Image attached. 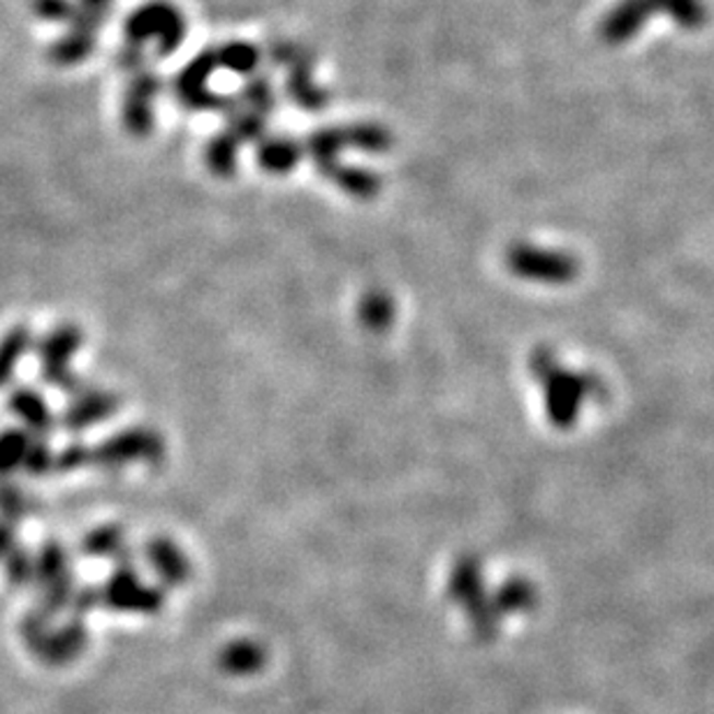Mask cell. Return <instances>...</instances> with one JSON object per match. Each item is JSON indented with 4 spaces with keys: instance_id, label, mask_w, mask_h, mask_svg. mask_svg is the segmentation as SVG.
Returning <instances> with one entry per match:
<instances>
[{
    "instance_id": "obj_15",
    "label": "cell",
    "mask_w": 714,
    "mask_h": 714,
    "mask_svg": "<svg viewBox=\"0 0 714 714\" xmlns=\"http://www.w3.org/2000/svg\"><path fill=\"white\" fill-rule=\"evenodd\" d=\"M206 165L218 177H233L237 167V144L230 135L216 138L206 148Z\"/></svg>"
},
{
    "instance_id": "obj_21",
    "label": "cell",
    "mask_w": 714,
    "mask_h": 714,
    "mask_svg": "<svg viewBox=\"0 0 714 714\" xmlns=\"http://www.w3.org/2000/svg\"><path fill=\"white\" fill-rule=\"evenodd\" d=\"M14 545H16V536L12 524L0 520V557H8L10 552H14Z\"/></svg>"
},
{
    "instance_id": "obj_3",
    "label": "cell",
    "mask_w": 714,
    "mask_h": 714,
    "mask_svg": "<svg viewBox=\"0 0 714 714\" xmlns=\"http://www.w3.org/2000/svg\"><path fill=\"white\" fill-rule=\"evenodd\" d=\"M505 267L517 278L543 286H567L580 274V262L567 251H552L517 241L505 251Z\"/></svg>"
},
{
    "instance_id": "obj_2",
    "label": "cell",
    "mask_w": 714,
    "mask_h": 714,
    "mask_svg": "<svg viewBox=\"0 0 714 714\" xmlns=\"http://www.w3.org/2000/svg\"><path fill=\"white\" fill-rule=\"evenodd\" d=\"M654 16H668L670 22L689 33L703 31L710 22L705 0H619L600 19L598 35L610 47H622L641 35Z\"/></svg>"
},
{
    "instance_id": "obj_4",
    "label": "cell",
    "mask_w": 714,
    "mask_h": 714,
    "mask_svg": "<svg viewBox=\"0 0 714 714\" xmlns=\"http://www.w3.org/2000/svg\"><path fill=\"white\" fill-rule=\"evenodd\" d=\"M82 342H84L82 330L78 325L66 323L51 330L40 342V346H37L45 383L70 392L72 397L84 390L80 376L70 369L72 355L82 348Z\"/></svg>"
},
{
    "instance_id": "obj_17",
    "label": "cell",
    "mask_w": 714,
    "mask_h": 714,
    "mask_svg": "<svg viewBox=\"0 0 714 714\" xmlns=\"http://www.w3.org/2000/svg\"><path fill=\"white\" fill-rule=\"evenodd\" d=\"M123 548V534L117 527H103L96 529L93 534H88V538L84 540V550L88 555H117Z\"/></svg>"
},
{
    "instance_id": "obj_6",
    "label": "cell",
    "mask_w": 714,
    "mask_h": 714,
    "mask_svg": "<svg viewBox=\"0 0 714 714\" xmlns=\"http://www.w3.org/2000/svg\"><path fill=\"white\" fill-rule=\"evenodd\" d=\"M119 410V397L103 390H82L72 397L68 408L63 410V427L70 431H82L91 425L103 423L115 416Z\"/></svg>"
},
{
    "instance_id": "obj_19",
    "label": "cell",
    "mask_w": 714,
    "mask_h": 714,
    "mask_svg": "<svg viewBox=\"0 0 714 714\" xmlns=\"http://www.w3.org/2000/svg\"><path fill=\"white\" fill-rule=\"evenodd\" d=\"M86 464H91V450L82 443H70L59 455H53V468L61 474H72Z\"/></svg>"
},
{
    "instance_id": "obj_11",
    "label": "cell",
    "mask_w": 714,
    "mask_h": 714,
    "mask_svg": "<svg viewBox=\"0 0 714 714\" xmlns=\"http://www.w3.org/2000/svg\"><path fill=\"white\" fill-rule=\"evenodd\" d=\"M299 160V146L290 140H267L258 148V163L270 175H288Z\"/></svg>"
},
{
    "instance_id": "obj_18",
    "label": "cell",
    "mask_w": 714,
    "mask_h": 714,
    "mask_svg": "<svg viewBox=\"0 0 714 714\" xmlns=\"http://www.w3.org/2000/svg\"><path fill=\"white\" fill-rule=\"evenodd\" d=\"M24 472L35 478L47 476L49 472H53V455H51L49 445L45 443V439H31V445L24 457Z\"/></svg>"
},
{
    "instance_id": "obj_20",
    "label": "cell",
    "mask_w": 714,
    "mask_h": 714,
    "mask_svg": "<svg viewBox=\"0 0 714 714\" xmlns=\"http://www.w3.org/2000/svg\"><path fill=\"white\" fill-rule=\"evenodd\" d=\"M33 571H35V567L26 552L14 550L8 555V575L14 582H26L33 575Z\"/></svg>"
},
{
    "instance_id": "obj_14",
    "label": "cell",
    "mask_w": 714,
    "mask_h": 714,
    "mask_svg": "<svg viewBox=\"0 0 714 714\" xmlns=\"http://www.w3.org/2000/svg\"><path fill=\"white\" fill-rule=\"evenodd\" d=\"M35 501L22 490V487L12 485L8 478H0V520L14 524L26 517L33 511Z\"/></svg>"
},
{
    "instance_id": "obj_8",
    "label": "cell",
    "mask_w": 714,
    "mask_h": 714,
    "mask_svg": "<svg viewBox=\"0 0 714 714\" xmlns=\"http://www.w3.org/2000/svg\"><path fill=\"white\" fill-rule=\"evenodd\" d=\"M325 177L340 186L344 193H348L357 200L376 198L381 191V179L369 170H362V167H348V165L336 163L325 172Z\"/></svg>"
},
{
    "instance_id": "obj_5",
    "label": "cell",
    "mask_w": 714,
    "mask_h": 714,
    "mask_svg": "<svg viewBox=\"0 0 714 714\" xmlns=\"http://www.w3.org/2000/svg\"><path fill=\"white\" fill-rule=\"evenodd\" d=\"M165 455L163 439L152 429H123L91 450V464L100 468H119L130 462L156 464Z\"/></svg>"
},
{
    "instance_id": "obj_9",
    "label": "cell",
    "mask_w": 714,
    "mask_h": 714,
    "mask_svg": "<svg viewBox=\"0 0 714 714\" xmlns=\"http://www.w3.org/2000/svg\"><path fill=\"white\" fill-rule=\"evenodd\" d=\"M33 334L26 325L12 328L3 340H0V385H8L14 376L19 360L31 350Z\"/></svg>"
},
{
    "instance_id": "obj_10",
    "label": "cell",
    "mask_w": 714,
    "mask_h": 714,
    "mask_svg": "<svg viewBox=\"0 0 714 714\" xmlns=\"http://www.w3.org/2000/svg\"><path fill=\"white\" fill-rule=\"evenodd\" d=\"M360 323L369 332H385L394 321V302L385 290H369L357 307Z\"/></svg>"
},
{
    "instance_id": "obj_7",
    "label": "cell",
    "mask_w": 714,
    "mask_h": 714,
    "mask_svg": "<svg viewBox=\"0 0 714 714\" xmlns=\"http://www.w3.org/2000/svg\"><path fill=\"white\" fill-rule=\"evenodd\" d=\"M10 410L26 425V431L35 435L37 439L47 437L53 429V416L40 392L33 388H16L10 394Z\"/></svg>"
},
{
    "instance_id": "obj_16",
    "label": "cell",
    "mask_w": 714,
    "mask_h": 714,
    "mask_svg": "<svg viewBox=\"0 0 714 714\" xmlns=\"http://www.w3.org/2000/svg\"><path fill=\"white\" fill-rule=\"evenodd\" d=\"M66 571V552L59 543H47L40 557L35 561V575L40 582H53L63 578Z\"/></svg>"
},
{
    "instance_id": "obj_13",
    "label": "cell",
    "mask_w": 714,
    "mask_h": 714,
    "mask_svg": "<svg viewBox=\"0 0 714 714\" xmlns=\"http://www.w3.org/2000/svg\"><path fill=\"white\" fill-rule=\"evenodd\" d=\"M148 559L156 567V571L167 578V582H179L181 578H186L188 573V563L183 559V555L175 548L170 540L165 538H156L148 543Z\"/></svg>"
},
{
    "instance_id": "obj_1",
    "label": "cell",
    "mask_w": 714,
    "mask_h": 714,
    "mask_svg": "<svg viewBox=\"0 0 714 714\" xmlns=\"http://www.w3.org/2000/svg\"><path fill=\"white\" fill-rule=\"evenodd\" d=\"M529 373L540 385L545 416L557 429L575 427L582 408L590 402L606 397V385L598 376L567 367L550 346H538L532 350Z\"/></svg>"
},
{
    "instance_id": "obj_12",
    "label": "cell",
    "mask_w": 714,
    "mask_h": 714,
    "mask_svg": "<svg viewBox=\"0 0 714 714\" xmlns=\"http://www.w3.org/2000/svg\"><path fill=\"white\" fill-rule=\"evenodd\" d=\"M28 445H31V435L26 429L0 431V478H8L16 472V468L24 466Z\"/></svg>"
}]
</instances>
